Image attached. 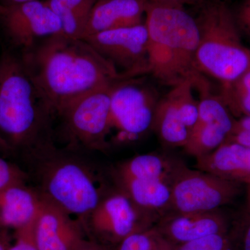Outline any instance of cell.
Segmentation results:
<instances>
[{"instance_id": "1", "label": "cell", "mask_w": 250, "mask_h": 250, "mask_svg": "<svg viewBox=\"0 0 250 250\" xmlns=\"http://www.w3.org/2000/svg\"><path fill=\"white\" fill-rule=\"evenodd\" d=\"M21 59L54 115L83 94L129 80L86 41L62 34L41 41Z\"/></svg>"}, {"instance_id": "2", "label": "cell", "mask_w": 250, "mask_h": 250, "mask_svg": "<svg viewBox=\"0 0 250 250\" xmlns=\"http://www.w3.org/2000/svg\"><path fill=\"white\" fill-rule=\"evenodd\" d=\"M52 108L22 59L6 52L0 59V136L11 152L29 155L52 142Z\"/></svg>"}, {"instance_id": "3", "label": "cell", "mask_w": 250, "mask_h": 250, "mask_svg": "<svg viewBox=\"0 0 250 250\" xmlns=\"http://www.w3.org/2000/svg\"><path fill=\"white\" fill-rule=\"evenodd\" d=\"M144 23L148 34L149 74L171 86L188 79L195 84L205 76L195 65L198 24L184 8L149 1Z\"/></svg>"}, {"instance_id": "4", "label": "cell", "mask_w": 250, "mask_h": 250, "mask_svg": "<svg viewBox=\"0 0 250 250\" xmlns=\"http://www.w3.org/2000/svg\"><path fill=\"white\" fill-rule=\"evenodd\" d=\"M37 161L36 176L42 198L83 224L106 195L93 170L49 143L29 154Z\"/></svg>"}, {"instance_id": "5", "label": "cell", "mask_w": 250, "mask_h": 250, "mask_svg": "<svg viewBox=\"0 0 250 250\" xmlns=\"http://www.w3.org/2000/svg\"><path fill=\"white\" fill-rule=\"evenodd\" d=\"M197 71L229 84L250 69V49L243 44L234 14L220 0L204 6L198 18Z\"/></svg>"}, {"instance_id": "6", "label": "cell", "mask_w": 250, "mask_h": 250, "mask_svg": "<svg viewBox=\"0 0 250 250\" xmlns=\"http://www.w3.org/2000/svg\"><path fill=\"white\" fill-rule=\"evenodd\" d=\"M158 220L118 189L104 196L83 225L90 239L115 248L129 235L152 228Z\"/></svg>"}, {"instance_id": "7", "label": "cell", "mask_w": 250, "mask_h": 250, "mask_svg": "<svg viewBox=\"0 0 250 250\" xmlns=\"http://www.w3.org/2000/svg\"><path fill=\"white\" fill-rule=\"evenodd\" d=\"M117 83L83 94L57 114L62 118L64 129L71 141L90 149L105 147L111 129L112 92Z\"/></svg>"}, {"instance_id": "8", "label": "cell", "mask_w": 250, "mask_h": 250, "mask_svg": "<svg viewBox=\"0 0 250 250\" xmlns=\"http://www.w3.org/2000/svg\"><path fill=\"white\" fill-rule=\"evenodd\" d=\"M239 183L187 167L172 184V210L176 213L218 210L238 195Z\"/></svg>"}, {"instance_id": "9", "label": "cell", "mask_w": 250, "mask_h": 250, "mask_svg": "<svg viewBox=\"0 0 250 250\" xmlns=\"http://www.w3.org/2000/svg\"><path fill=\"white\" fill-rule=\"evenodd\" d=\"M82 39L126 78L149 73L148 34L145 23L97 33Z\"/></svg>"}, {"instance_id": "10", "label": "cell", "mask_w": 250, "mask_h": 250, "mask_svg": "<svg viewBox=\"0 0 250 250\" xmlns=\"http://www.w3.org/2000/svg\"><path fill=\"white\" fill-rule=\"evenodd\" d=\"M159 99L155 90L134 79L118 82L111 95V129L139 136L152 129Z\"/></svg>"}, {"instance_id": "11", "label": "cell", "mask_w": 250, "mask_h": 250, "mask_svg": "<svg viewBox=\"0 0 250 250\" xmlns=\"http://www.w3.org/2000/svg\"><path fill=\"white\" fill-rule=\"evenodd\" d=\"M0 17L9 40L24 52L39 41L62 33L60 20L45 1L5 6Z\"/></svg>"}, {"instance_id": "12", "label": "cell", "mask_w": 250, "mask_h": 250, "mask_svg": "<svg viewBox=\"0 0 250 250\" xmlns=\"http://www.w3.org/2000/svg\"><path fill=\"white\" fill-rule=\"evenodd\" d=\"M85 234L82 222L42 197L35 223L39 250H78L87 240Z\"/></svg>"}, {"instance_id": "13", "label": "cell", "mask_w": 250, "mask_h": 250, "mask_svg": "<svg viewBox=\"0 0 250 250\" xmlns=\"http://www.w3.org/2000/svg\"><path fill=\"white\" fill-rule=\"evenodd\" d=\"M154 226L175 249L204 237L228 233L229 229L227 219L218 210L202 213L170 212L161 217Z\"/></svg>"}, {"instance_id": "14", "label": "cell", "mask_w": 250, "mask_h": 250, "mask_svg": "<svg viewBox=\"0 0 250 250\" xmlns=\"http://www.w3.org/2000/svg\"><path fill=\"white\" fill-rule=\"evenodd\" d=\"M149 3V0H97L82 39L103 31L143 24Z\"/></svg>"}, {"instance_id": "15", "label": "cell", "mask_w": 250, "mask_h": 250, "mask_svg": "<svg viewBox=\"0 0 250 250\" xmlns=\"http://www.w3.org/2000/svg\"><path fill=\"white\" fill-rule=\"evenodd\" d=\"M42 197L26 183L14 184L0 190V230L15 231L37 218Z\"/></svg>"}, {"instance_id": "16", "label": "cell", "mask_w": 250, "mask_h": 250, "mask_svg": "<svg viewBox=\"0 0 250 250\" xmlns=\"http://www.w3.org/2000/svg\"><path fill=\"white\" fill-rule=\"evenodd\" d=\"M197 167L225 180L250 183V149L227 141L213 152L197 159Z\"/></svg>"}, {"instance_id": "17", "label": "cell", "mask_w": 250, "mask_h": 250, "mask_svg": "<svg viewBox=\"0 0 250 250\" xmlns=\"http://www.w3.org/2000/svg\"><path fill=\"white\" fill-rule=\"evenodd\" d=\"M187 166L177 156L149 153L134 156L118 164L113 170V178L151 179L172 183Z\"/></svg>"}, {"instance_id": "18", "label": "cell", "mask_w": 250, "mask_h": 250, "mask_svg": "<svg viewBox=\"0 0 250 250\" xmlns=\"http://www.w3.org/2000/svg\"><path fill=\"white\" fill-rule=\"evenodd\" d=\"M117 187L144 211L160 219L172 210V185L151 179H115Z\"/></svg>"}, {"instance_id": "19", "label": "cell", "mask_w": 250, "mask_h": 250, "mask_svg": "<svg viewBox=\"0 0 250 250\" xmlns=\"http://www.w3.org/2000/svg\"><path fill=\"white\" fill-rule=\"evenodd\" d=\"M152 129L164 144L170 147H184L190 129L186 126L168 95L159 100Z\"/></svg>"}, {"instance_id": "20", "label": "cell", "mask_w": 250, "mask_h": 250, "mask_svg": "<svg viewBox=\"0 0 250 250\" xmlns=\"http://www.w3.org/2000/svg\"><path fill=\"white\" fill-rule=\"evenodd\" d=\"M97 0H45L62 24V35L82 39Z\"/></svg>"}, {"instance_id": "21", "label": "cell", "mask_w": 250, "mask_h": 250, "mask_svg": "<svg viewBox=\"0 0 250 250\" xmlns=\"http://www.w3.org/2000/svg\"><path fill=\"white\" fill-rule=\"evenodd\" d=\"M200 94L198 122L216 126L228 135V139L234 129L236 121L232 113L224 103L220 95L211 93L207 80L195 86Z\"/></svg>"}, {"instance_id": "22", "label": "cell", "mask_w": 250, "mask_h": 250, "mask_svg": "<svg viewBox=\"0 0 250 250\" xmlns=\"http://www.w3.org/2000/svg\"><path fill=\"white\" fill-rule=\"evenodd\" d=\"M228 139V135L223 130L213 125L197 122L190 129L183 148L187 154L197 159L213 152Z\"/></svg>"}, {"instance_id": "23", "label": "cell", "mask_w": 250, "mask_h": 250, "mask_svg": "<svg viewBox=\"0 0 250 250\" xmlns=\"http://www.w3.org/2000/svg\"><path fill=\"white\" fill-rule=\"evenodd\" d=\"M194 83L193 80L189 79L182 81L172 85V89L167 93L189 129L197 124L199 119V104L194 96Z\"/></svg>"}, {"instance_id": "24", "label": "cell", "mask_w": 250, "mask_h": 250, "mask_svg": "<svg viewBox=\"0 0 250 250\" xmlns=\"http://www.w3.org/2000/svg\"><path fill=\"white\" fill-rule=\"evenodd\" d=\"M220 96L232 114L250 116V69L229 84L222 85Z\"/></svg>"}, {"instance_id": "25", "label": "cell", "mask_w": 250, "mask_h": 250, "mask_svg": "<svg viewBox=\"0 0 250 250\" xmlns=\"http://www.w3.org/2000/svg\"><path fill=\"white\" fill-rule=\"evenodd\" d=\"M154 225L126 237L115 247L114 250H158L174 248L163 238Z\"/></svg>"}, {"instance_id": "26", "label": "cell", "mask_w": 250, "mask_h": 250, "mask_svg": "<svg viewBox=\"0 0 250 250\" xmlns=\"http://www.w3.org/2000/svg\"><path fill=\"white\" fill-rule=\"evenodd\" d=\"M175 250H231L228 232L204 237L177 247Z\"/></svg>"}, {"instance_id": "27", "label": "cell", "mask_w": 250, "mask_h": 250, "mask_svg": "<svg viewBox=\"0 0 250 250\" xmlns=\"http://www.w3.org/2000/svg\"><path fill=\"white\" fill-rule=\"evenodd\" d=\"M29 174L0 156V190L17 184L27 183Z\"/></svg>"}, {"instance_id": "28", "label": "cell", "mask_w": 250, "mask_h": 250, "mask_svg": "<svg viewBox=\"0 0 250 250\" xmlns=\"http://www.w3.org/2000/svg\"><path fill=\"white\" fill-rule=\"evenodd\" d=\"M228 237L231 250H250V217L229 229Z\"/></svg>"}, {"instance_id": "29", "label": "cell", "mask_w": 250, "mask_h": 250, "mask_svg": "<svg viewBox=\"0 0 250 250\" xmlns=\"http://www.w3.org/2000/svg\"><path fill=\"white\" fill-rule=\"evenodd\" d=\"M35 223L36 220L29 225L16 230V241L14 244L10 245L8 250H39L36 241Z\"/></svg>"}, {"instance_id": "30", "label": "cell", "mask_w": 250, "mask_h": 250, "mask_svg": "<svg viewBox=\"0 0 250 250\" xmlns=\"http://www.w3.org/2000/svg\"><path fill=\"white\" fill-rule=\"evenodd\" d=\"M234 16L241 34L250 39V0L243 1Z\"/></svg>"}, {"instance_id": "31", "label": "cell", "mask_w": 250, "mask_h": 250, "mask_svg": "<svg viewBox=\"0 0 250 250\" xmlns=\"http://www.w3.org/2000/svg\"><path fill=\"white\" fill-rule=\"evenodd\" d=\"M228 141L239 143L250 149V131L234 130L230 135Z\"/></svg>"}, {"instance_id": "32", "label": "cell", "mask_w": 250, "mask_h": 250, "mask_svg": "<svg viewBox=\"0 0 250 250\" xmlns=\"http://www.w3.org/2000/svg\"><path fill=\"white\" fill-rule=\"evenodd\" d=\"M149 1L156 4L184 8L186 5L192 4L196 2L197 0H149Z\"/></svg>"}, {"instance_id": "33", "label": "cell", "mask_w": 250, "mask_h": 250, "mask_svg": "<svg viewBox=\"0 0 250 250\" xmlns=\"http://www.w3.org/2000/svg\"><path fill=\"white\" fill-rule=\"evenodd\" d=\"M78 250H114V248L102 244L89 238L82 244Z\"/></svg>"}, {"instance_id": "34", "label": "cell", "mask_w": 250, "mask_h": 250, "mask_svg": "<svg viewBox=\"0 0 250 250\" xmlns=\"http://www.w3.org/2000/svg\"><path fill=\"white\" fill-rule=\"evenodd\" d=\"M234 130L250 131V116L241 117L239 121H236Z\"/></svg>"}, {"instance_id": "35", "label": "cell", "mask_w": 250, "mask_h": 250, "mask_svg": "<svg viewBox=\"0 0 250 250\" xmlns=\"http://www.w3.org/2000/svg\"><path fill=\"white\" fill-rule=\"evenodd\" d=\"M11 245L9 230H0V250H8Z\"/></svg>"}, {"instance_id": "36", "label": "cell", "mask_w": 250, "mask_h": 250, "mask_svg": "<svg viewBox=\"0 0 250 250\" xmlns=\"http://www.w3.org/2000/svg\"><path fill=\"white\" fill-rule=\"evenodd\" d=\"M3 5L4 6H14V5L23 4V3L29 2V1H36V0H4Z\"/></svg>"}, {"instance_id": "37", "label": "cell", "mask_w": 250, "mask_h": 250, "mask_svg": "<svg viewBox=\"0 0 250 250\" xmlns=\"http://www.w3.org/2000/svg\"><path fill=\"white\" fill-rule=\"evenodd\" d=\"M10 152H11V150H10L9 146H7V144L0 136V153H1V154H9Z\"/></svg>"}, {"instance_id": "38", "label": "cell", "mask_w": 250, "mask_h": 250, "mask_svg": "<svg viewBox=\"0 0 250 250\" xmlns=\"http://www.w3.org/2000/svg\"><path fill=\"white\" fill-rule=\"evenodd\" d=\"M5 9V6L4 5L1 4V3H0V16L1 15L3 14Z\"/></svg>"}, {"instance_id": "39", "label": "cell", "mask_w": 250, "mask_h": 250, "mask_svg": "<svg viewBox=\"0 0 250 250\" xmlns=\"http://www.w3.org/2000/svg\"><path fill=\"white\" fill-rule=\"evenodd\" d=\"M176 249H174V248H165V249H161V250H175Z\"/></svg>"}]
</instances>
